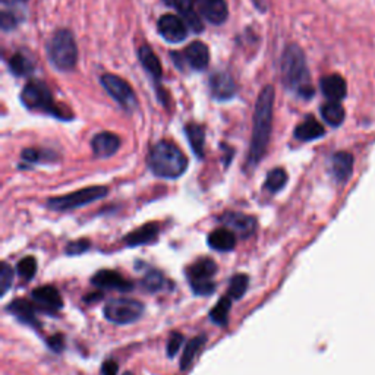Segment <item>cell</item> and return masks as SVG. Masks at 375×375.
<instances>
[{"label":"cell","mask_w":375,"mask_h":375,"mask_svg":"<svg viewBox=\"0 0 375 375\" xmlns=\"http://www.w3.org/2000/svg\"><path fill=\"white\" fill-rule=\"evenodd\" d=\"M275 98H276V91L273 86H265L257 98L255 110H254L251 147H249V154H248L249 168H255L267 153L268 141L270 135H272V127H273Z\"/></svg>","instance_id":"6da1fadb"},{"label":"cell","mask_w":375,"mask_h":375,"mask_svg":"<svg viewBox=\"0 0 375 375\" xmlns=\"http://www.w3.org/2000/svg\"><path fill=\"white\" fill-rule=\"evenodd\" d=\"M280 75L286 88L295 90L304 98L314 96V88L309 84L305 54L299 46L290 45L284 49L280 60Z\"/></svg>","instance_id":"7a4b0ae2"},{"label":"cell","mask_w":375,"mask_h":375,"mask_svg":"<svg viewBox=\"0 0 375 375\" xmlns=\"http://www.w3.org/2000/svg\"><path fill=\"white\" fill-rule=\"evenodd\" d=\"M149 168L157 178L178 179L188 169V158L178 145L163 139L151 147Z\"/></svg>","instance_id":"3957f363"},{"label":"cell","mask_w":375,"mask_h":375,"mask_svg":"<svg viewBox=\"0 0 375 375\" xmlns=\"http://www.w3.org/2000/svg\"><path fill=\"white\" fill-rule=\"evenodd\" d=\"M21 101L24 106L34 112H41L50 115L60 120H69L72 119L68 110L62 109L59 104L54 101L50 90L45 82L41 81H31L24 87L23 93H21Z\"/></svg>","instance_id":"277c9868"},{"label":"cell","mask_w":375,"mask_h":375,"mask_svg":"<svg viewBox=\"0 0 375 375\" xmlns=\"http://www.w3.org/2000/svg\"><path fill=\"white\" fill-rule=\"evenodd\" d=\"M50 64L62 72L72 71L78 62V47L69 30H57L47 43Z\"/></svg>","instance_id":"5b68a950"},{"label":"cell","mask_w":375,"mask_h":375,"mask_svg":"<svg viewBox=\"0 0 375 375\" xmlns=\"http://www.w3.org/2000/svg\"><path fill=\"white\" fill-rule=\"evenodd\" d=\"M217 273V264L212 258H200L188 268V280L195 295L210 296L216 292V282L213 280Z\"/></svg>","instance_id":"8992f818"},{"label":"cell","mask_w":375,"mask_h":375,"mask_svg":"<svg viewBox=\"0 0 375 375\" xmlns=\"http://www.w3.org/2000/svg\"><path fill=\"white\" fill-rule=\"evenodd\" d=\"M109 192V188L106 186H88L84 190H79L62 197H54L47 201V207L54 212H69L75 208L84 207L94 201L104 198Z\"/></svg>","instance_id":"52a82bcc"},{"label":"cell","mask_w":375,"mask_h":375,"mask_svg":"<svg viewBox=\"0 0 375 375\" xmlns=\"http://www.w3.org/2000/svg\"><path fill=\"white\" fill-rule=\"evenodd\" d=\"M144 314V304L137 299L115 298L104 306V317L110 323L125 325L135 323Z\"/></svg>","instance_id":"ba28073f"},{"label":"cell","mask_w":375,"mask_h":375,"mask_svg":"<svg viewBox=\"0 0 375 375\" xmlns=\"http://www.w3.org/2000/svg\"><path fill=\"white\" fill-rule=\"evenodd\" d=\"M100 82L103 88L108 91V94L117 101L120 106L127 110L132 112L138 106V100L135 96V91L123 78L113 75V74H104L100 78Z\"/></svg>","instance_id":"9c48e42d"},{"label":"cell","mask_w":375,"mask_h":375,"mask_svg":"<svg viewBox=\"0 0 375 375\" xmlns=\"http://www.w3.org/2000/svg\"><path fill=\"white\" fill-rule=\"evenodd\" d=\"M172 57L178 65L183 60L191 69L204 71L208 67V62H210V50L202 41H194L185 49L183 53L172 52Z\"/></svg>","instance_id":"30bf717a"},{"label":"cell","mask_w":375,"mask_h":375,"mask_svg":"<svg viewBox=\"0 0 375 375\" xmlns=\"http://www.w3.org/2000/svg\"><path fill=\"white\" fill-rule=\"evenodd\" d=\"M33 304L41 312H47L50 316H56L57 312L64 306V299H62L59 290L53 286H40L31 294Z\"/></svg>","instance_id":"8fae6325"},{"label":"cell","mask_w":375,"mask_h":375,"mask_svg":"<svg viewBox=\"0 0 375 375\" xmlns=\"http://www.w3.org/2000/svg\"><path fill=\"white\" fill-rule=\"evenodd\" d=\"M157 30L166 41H169V43L173 45L182 43L188 35V28L186 24L183 23V19L173 13L163 15L157 23Z\"/></svg>","instance_id":"7c38bea8"},{"label":"cell","mask_w":375,"mask_h":375,"mask_svg":"<svg viewBox=\"0 0 375 375\" xmlns=\"http://www.w3.org/2000/svg\"><path fill=\"white\" fill-rule=\"evenodd\" d=\"M219 220L226 227L231 229L232 232L238 233L243 239L254 235L255 231H257V219L253 217V216L243 214V213L229 212V213H224Z\"/></svg>","instance_id":"4fadbf2b"},{"label":"cell","mask_w":375,"mask_h":375,"mask_svg":"<svg viewBox=\"0 0 375 375\" xmlns=\"http://www.w3.org/2000/svg\"><path fill=\"white\" fill-rule=\"evenodd\" d=\"M198 13L213 25H221L229 16L226 0H195Z\"/></svg>","instance_id":"5bb4252c"},{"label":"cell","mask_w":375,"mask_h":375,"mask_svg":"<svg viewBox=\"0 0 375 375\" xmlns=\"http://www.w3.org/2000/svg\"><path fill=\"white\" fill-rule=\"evenodd\" d=\"M210 93L214 100L227 101L236 96L238 86L227 72H216L210 78Z\"/></svg>","instance_id":"9a60e30c"},{"label":"cell","mask_w":375,"mask_h":375,"mask_svg":"<svg viewBox=\"0 0 375 375\" xmlns=\"http://www.w3.org/2000/svg\"><path fill=\"white\" fill-rule=\"evenodd\" d=\"M91 283L100 289H110L119 292H129L134 289V283L128 279H125L120 273L113 272V270H100L97 272Z\"/></svg>","instance_id":"2e32d148"},{"label":"cell","mask_w":375,"mask_h":375,"mask_svg":"<svg viewBox=\"0 0 375 375\" xmlns=\"http://www.w3.org/2000/svg\"><path fill=\"white\" fill-rule=\"evenodd\" d=\"M120 138L113 132H100L91 139L93 153L98 158H109L117 153Z\"/></svg>","instance_id":"e0dca14e"},{"label":"cell","mask_w":375,"mask_h":375,"mask_svg":"<svg viewBox=\"0 0 375 375\" xmlns=\"http://www.w3.org/2000/svg\"><path fill=\"white\" fill-rule=\"evenodd\" d=\"M8 311L13 317H16L23 324L31 325L33 328L40 330V321L35 317V305L24 298H16L8 305Z\"/></svg>","instance_id":"ac0fdd59"},{"label":"cell","mask_w":375,"mask_h":375,"mask_svg":"<svg viewBox=\"0 0 375 375\" xmlns=\"http://www.w3.org/2000/svg\"><path fill=\"white\" fill-rule=\"evenodd\" d=\"M173 6L180 12L188 28L192 30L197 34L202 33L204 25L200 18V13L197 11L195 0H173Z\"/></svg>","instance_id":"d6986e66"},{"label":"cell","mask_w":375,"mask_h":375,"mask_svg":"<svg viewBox=\"0 0 375 375\" xmlns=\"http://www.w3.org/2000/svg\"><path fill=\"white\" fill-rule=\"evenodd\" d=\"M321 91L330 101H340L346 97V81L338 74L324 76L321 79Z\"/></svg>","instance_id":"ffe728a7"},{"label":"cell","mask_w":375,"mask_h":375,"mask_svg":"<svg viewBox=\"0 0 375 375\" xmlns=\"http://www.w3.org/2000/svg\"><path fill=\"white\" fill-rule=\"evenodd\" d=\"M158 232H160V226L157 223H147L138 227L137 231H134L128 236H125V243L128 246L147 245L157 239Z\"/></svg>","instance_id":"44dd1931"},{"label":"cell","mask_w":375,"mask_h":375,"mask_svg":"<svg viewBox=\"0 0 375 375\" xmlns=\"http://www.w3.org/2000/svg\"><path fill=\"white\" fill-rule=\"evenodd\" d=\"M208 246L220 253L232 251L236 246V235L229 227H221L208 235Z\"/></svg>","instance_id":"7402d4cb"},{"label":"cell","mask_w":375,"mask_h":375,"mask_svg":"<svg viewBox=\"0 0 375 375\" xmlns=\"http://www.w3.org/2000/svg\"><path fill=\"white\" fill-rule=\"evenodd\" d=\"M138 59L142 68L153 76L156 84H160L163 78V68L157 54L149 46H142L138 50Z\"/></svg>","instance_id":"603a6c76"},{"label":"cell","mask_w":375,"mask_h":375,"mask_svg":"<svg viewBox=\"0 0 375 375\" xmlns=\"http://www.w3.org/2000/svg\"><path fill=\"white\" fill-rule=\"evenodd\" d=\"M353 171V157L346 153L340 151L331 157V173L338 182H346Z\"/></svg>","instance_id":"cb8c5ba5"},{"label":"cell","mask_w":375,"mask_h":375,"mask_svg":"<svg viewBox=\"0 0 375 375\" xmlns=\"http://www.w3.org/2000/svg\"><path fill=\"white\" fill-rule=\"evenodd\" d=\"M325 134L323 125L312 116H308L295 129V138L304 142L314 141L321 138Z\"/></svg>","instance_id":"d4e9b609"},{"label":"cell","mask_w":375,"mask_h":375,"mask_svg":"<svg viewBox=\"0 0 375 375\" xmlns=\"http://www.w3.org/2000/svg\"><path fill=\"white\" fill-rule=\"evenodd\" d=\"M185 132L188 141L191 144V149L198 158H204V147H205V129L200 123H188L185 127Z\"/></svg>","instance_id":"484cf974"},{"label":"cell","mask_w":375,"mask_h":375,"mask_svg":"<svg viewBox=\"0 0 375 375\" xmlns=\"http://www.w3.org/2000/svg\"><path fill=\"white\" fill-rule=\"evenodd\" d=\"M205 342H207L205 336H197L192 340L188 342V345H186V347L183 350L182 359H180V369L182 371H186L188 368H190L194 364L195 358L198 357V353L202 350Z\"/></svg>","instance_id":"4316f807"},{"label":"cell","mask_w":375,"mask_h":375,"mask_svg":"<svg viewBox=\"0 0 375 375\" xmlns=\"http://www.w3.org/2000/svg\"><path fill=\"white\" fill-rule=\"evenodd\" d=\"M323 119L330 125V127H340L345 120V109L339 101H330L321 108Z\"/></svg>","instance_id":"83f0119b"},{"label":"cell","mask_w":375,"mask_h":375,"mask_svg":"<svg viewBox=\"0 0 375 375\" xmlns=\"http://www.w3.org/2000/svg\"><path fill=\"white\" fill-rule=\"evenodd\" d=\"M233 299L231 296H223L216 306L210 311V320L217 325H227L229 314H231Z\"/></svg>","instance_id":"f1b7e54d"},{"label":"cell","mask_w":375,"mask_h":375,"mask_svg":"<svg viewBox=\"0 0 375 375\" xmlns=\"http://www.w3.org/2000/svg\"><path fill=\"white\" fill-rule=\"evenodd\" d=\"M9 69L16 76H27L33 74L34 64H33V60L28 59L24 53H15L9 59Z\"/></svg>","instance_id":"f546056e"},{"label":"cell","mask_w":375,"mask_h":375,"mask_svg":"<svg viewBox=\"0 0 375 375\" xmlns=\"http://www.w3.org/2000/svg\"><path fill=\"white\" fill-rule=\"evenodd\" d=\"M142 287L149 294H157V292L164 290L166 287V277L158 270H150L149 273H145L141 282Z\"/></svg>","instance_id":"4dcf8cb0"},{"label":"cell","mask_w":375,"mask_h":375,"mask_svg":"<svg viewBox=\"0 0 375 375\" xmlns=\"http://www.w3.org/2000/svg\"><path fill=\"white\" fill-rule=\"evenodd\" d=\"M286 183H287V173L284 169H280V168L272 171L265 178V188L272 194L282 191L286 186Z\"/></svg>","instance_id":"1f68e13d"},{"label":"cell","mask_w":375,"mask_h":375,"mask_svg":"<svg viewBox=\"0 0 375 375\" xmlns=\"http://www.w3.org/2000/svg\"><path fill=\"white\" fill-rule=\"evenodd\" d=\"M249 284V279L246 275H236L232 277L231 283H229V289H227V295L231 296L235 301H239L248 289Z\"/></svg>","instance_id":"d6a6232c"},{"label":"cell","mask_w":375,"mask_h":375,"mask_svg":"<svg viewBox=\"0 0 375 375\" xmlns=\"http://www.w3.org/2000/svg\"><path fill=\"white\" fill-rule=\"evenodd\" d=\"M16 272H18L19 277H23L24 280H27V282L33 280V277L37 273V261H35V258L34 257H25V258L21 260L18 262Z\"/></svg>","instance_id":"836d02e7"},{"label":"cell","mask_w":375,"mask_h":375,"mask_svg":"<svg viewBox=\"0 0 375 375\" xmlns=\"http://www.w3.org/2000/svg\"><path fill=\"white\" fill-rule=\"evenodd\" d=\"M24 161L28 163H46L50 160H56V154H53L52 151H43V150H35V149H27L21 154Z\"/></svg>","instance_id":"e575fe53"},{"label":"cell","mask_w":375,"mask_h":375,"mask_svg":"<svg viewBox=\"0 0 375 375\" xmlns=\"http://www.w3.org/2000/svg\"><path fill=\"white\" fill-rule=\"evenodd\" d=\"M13 282V272L12 268L8 265V262H2L0 265V287H2V296L8 294Z\"/></svg>","instance_id":"d590c367"},{"label":"cell","mask_w":375,"mask_h":375,"mask_svg":"<svg viewBox=\"0 0 375 375\" xmlns=\"http://www.w3.org/2000/svg\"><path fill=\"white\" fill-rule=\"evenodd\" d=\"M90 242L87 239H78L67 245V254L68 255H81L90 249Z\"/></svg>","instance_id":"8d00e7d4"},{"label":"cell","mask_w":375,"mask_h":375,"mask_svg":"<svg viewBox=\"0 0 375 375\" xmlns=\"http://www.w3.org/2000/svg\"><path fill=\"white\" fill-rule=\"evenodd\" d=\"M182 343H183V336L180 335V333H172L169 342H168V357L169 358H173L176 355Z\"/></svg>","instance_id":"74e56055"},{"label":"cell","mask_w":375,"mask_h":375,"mask_svg":"<svg viewBox=\"0 0 375 375\" xmlns=\"http://www.w3.org/2000/svg\"><path fill=\"white\" fill-rule=\"evenodd\" d=\"M47 345L53 352L59 353L65 349V338L62 335H54L47 339Z\"/></svg>","instance_id":"f35d334b"},{"label":"cell","mask_w":375,"mask_h":375,"mask_svg":"<svg viewBox=\"0 0 375 375\" xmlns=\"http://www.w3.org/2000/svg\"><path fill=\"white\" fill-rule=\"evenodd\" d=\"M0 21H2V28L5 31L15 28L16 24H18V21H16L15 15L13 13H9V12H5V11L2 12V18H0Z\"/></svg>","instance_id":"ab89813d"},{"label":"cell","mask_w":375,"mask_h":375,"mask_svg":"<svg viewBox=\"0 0 375 375\" xmlns=\"http://www.w3.org/2000/svg\"><path fill=\"white\" fill-rule=\"evenodd\" d=\"M103 375H117V364L115 361H106L101 367Z\"/></svg>","instance_id":"60d3db41"},{"label":"cell","mask_w":375,"mask_h":375,"mask_svg":"<svg viewBox=\"0 0 375 375\" xmlns=\"http://www.w3.org/2000/svg\"><path fill=\"white\" fill-rule=\"evenodd\" d=\"M123 375H134V374H132V372H125Z\"/></svg>","instance_id":"b9f144b4"}]
</instances>
